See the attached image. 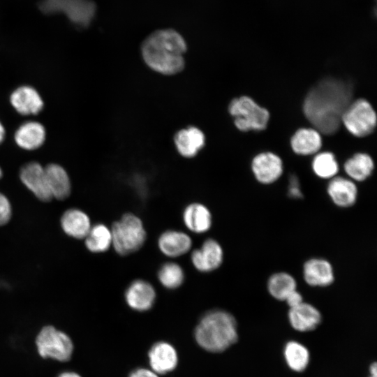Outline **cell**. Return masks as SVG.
Returning <instances> with one entry per match:
<instances>
[{"label":"cell","instance_id":"1","mask_svg":"<svg viewBox=\"0 0 377 377\" xmlns=\"http://www.w3.org/2000/svg\"><path fill=\"white\" fill-rule=\"evenodd\" d=\"M353 86L334 78H325L313 87L306 96L304 112L309 121L325 135L336 133L342 115L351 103Z\"/></svg>","mask_w":377,"mask_h":377},{"label":"cell","instance_id":"2","mask_svg":"<svg viewBox=\"0 0 377 377\" xmlns=\"http://www.w3.org/2000/svg\"><path fill=\"white\" fill-rule=\"evenodd\" d=\"M140 49L145 64L158 73L173 75L184 68L186 43L174 29H163L152 32L143 40Z\"/></svg>","mask_w":377,"mask_h":377},{"label":"cell","instance_id":"3","mask_svg":"<svg viewBox=\"0 0 377 377\" xmlns=\"http://www.w3.org/2000/svg\"><path fill=\"white\" fill-rule=\"evenodd\" d=\"M194 337L197 343L207 351H224L237 341L236 319L227 311L209 310L200 318Z\"/></svg>","mask_w":377,"mask_h":377},{"label":"cell","instance_id":"4","mask_svg":"<svg viewBox=\"0 0 377 377\" xmlns=\"http://www.w3.org/2000/svg\"><path fill=\"white\" fill-rule=\"evenodd\" d=\"M112 247L119 256H128L140 250L147 239L142 220L129 212L123 214L110 227Z\"/></svg>","mask_w":377,"mask_h":377},{"label":"cell","instance_id":"5","mask_svg":"<svg viewBox=\"0 0 377 377\" xmlns=\"http://www.w3.org/2000/svg\"><path fill=\"white\" fill-rule=\"evenodd\" d=\"M38 355L44 360L69 362L74 353V343L66 332L52 325L43 326L35 337Z\"/></svg>","mask_w":377,"mask_h":377},{"label":"cell","instance_id":"6","mask_svg":"<svg viewBox=\"0 0 377 377\" xmlns=\"http://www.w3.org/2000/svg\"><path fill=\"white\" fill-rule=\"evenodd\" d=\"M228 111L234 117L235 126L242 131L264 130L269 119V113L265 108L245 96L232 100Z\"/></svg>","mask_w":377,"mask_h":377},{"label":"cell","instance_id":"7","mask_svg":"<svg viewBox=\"0 0 377 377\" xmlns=\"http://www.w3.org/2000/svg\"><path fill=\"white\" fill-rule=\"evenodd\" d=\"M39 9L45 14L63 13L75 25L86 28L94 19L96 7L91 0H42Z\"/></svg>","mask_w":377,"mask_h":377},{"label":"cell","instance_id":"8","mask_svg":"<svg viewBox=\"0 0 377 377\" xmlns=\"http://www.w3.org/2000/svg\"><path fill=\"white\" fill-rule=\"evenodd\" d=\"M376 114L371 104L364 99L350 103L344 111L341 122L357 137L371 134L376 126Z\"/></svg>","mask_w":377,"mask_h":377},{"label":"cell","instance_id":"9","mask_svg":"<svg viewBox=\"0 0 377 377\" xmlns=\"http://www.w3.org/2000/svg\"><path fill=\"white\" fill-rule=\"evenodd\" d=\"M193 267L202 273L218 269L223 264L224 251L221 244L214 238H207L191 253Z\"/></svg>","mask_w":377,"mask_h":377},{"label":"cell","instance_id":"10","mask_svg":"<svg viewBox=\"0 0 377 377\" xmlns=\"http://www.w3.org/2000/svg\"><path fill=\"white\" fill-rule=\"evenodd\" d=\"M20 179L36 198L43 202L52 199L50 194L45 166L36 161L25 163L20 170Z\"/></svg>","mask_w":377,"mask_h":377},{"label":"cell","instance_id":"11","mask_svg":"<svg viewBox=\"0 0 377 377\" xmlns=\"http://www.w3.org/2000/svg\"><path fill=\"white\" fill-rule=\"evenodd\" d=\"M302 276L308 286L314 288L328 287L335 280L333 265L327 259L321 257L311 258L304 262Z\"/></svg>","mask_w":377,"mask_h":377},{"label":"cell","instance_id":"12","mask_svg":"<svg viewBox=\"0 0 377 377\" xmlns=\"http://www.w3.org/2000/svg\"><path fill=\"white\" fill-rule=\"evenodd\" d=\"M124 299L127 305L137 311H147L151 309L156 300V291L148 281L136 279L132 281L124 292Z\"/></svg>","mask_w":377,"mask_h":377},{"label":"cell","instance_id":"13","mask_svg":"<svg viewBox=\"0 0 377 377\" xmlns=\"http://www.w3.org/2000/svg\"><path fill=\"white\" fill-rule=\"evenodd\" d=\"M9 101L13 108L23 116L36 115L44 108V101L39 92L27 84L15 88L10 94Z\"/></svg>","mask_w":377,"mask_h":377},{"label":"cell","instance_id":"14","mask_svg":"<svg viewBox=\"0 0 377 377\" xmlns=\"http://www.w3.org/2000/svg\"><path fill=\"white\" fill-rule=\"evenodd\" d=\"M193 245L191 237L186 232L169 229L160 234L157 246L160 252L170 258L181 257L188 253Z\"/></svg>","mask_w":377,"mask_h":377},{"label":"cell","instance_id":"15","mask_svg":"<svg viewBox=\"0 0 377 377\" xmlns=\"http://www.w3.org/2000/svg\"><path fill=\"white\" fill-rule=\"evenodd\" d=\"M251 169L256 180L260 184L267 185L280 178L283 173V163L281 159L273 153H261L253 158Z\"/></svg>","mask_w":377,"mask_h":377},{"label":"cell","instance_id":"16","mask_svg":"<svg viewBox=\"0 0 377 377\" xmlns=\"http://www.w3.org/2000/svg\"><path fill=\"white\" fill-rule=\"evenodd\" d=\"M327 193L334 205L343 209L354 206L358 198V189L354 181L340 176L330 180Z\"/></svg>","mask_w":377,"mask_h":377},{"label":"cell","instance_id":"17","mask_svg":"<svg viewBox=\"0 0 377 377\" xmlns=\"http://www.w3.org/2000/svg\"><path fill=\"white\" fill-rule=\"evenodd\" d=\"M182 221L191 232L204 234L212 226V214L203 203L191 202L184 207L182 212Z\"/></svg>","mask_w":377,"mask_h":377},{"label":"cell","instance_id":"18","mask_svg":"<svg viewBox=\"0 0 377 377\" xmlns=\"http://www.w3.org/2000/svg\"><path fill=\"white\" fill-rule=\"evenodd\" d=\"M46 135V129L40 122L29 120L17 128L14 140L18 147L26 151H34L43 146Z\"/></svg>","mask_w":377,"mask_h":377},{"label":"cell","instance_id":"19","mask_svg":"<svg viewBox=\"0 0 377 377\" xmlns=\"http://www.w3.org/2000/svg\"><path fill=\"white\" fill-rule=\"evenodd\" d=\"M174 143L182 156L191 158L205 147V135L199 128L189 126L177 131L174 135Z\"/></svg>","mask_w":377,"mask_h":377},{"label":"cell","instance_id":"20","mask_svg":"<svg viewBox=\"0 0 377 377\" xmlns=\"http://www.w3.org/2000/svg\"><path fill=\"white\" fill-rule=\"evenodd\" d=\"M148 357L152 371L156 374L170 372L177 365V351L170 343L165 341L154 343L149 350Z\"/></svg>","mask_w":377,"mask_h":377},{"label":"cell","instance_id":"21","mask_svg":"<svg viewBox=\"0 0 377 377\" xmlns=\"http://www.w3.org/2000/svg\"><path fill=\"white\" fill-rule=\"evenodd\" d=\"M288 318L292 327L302 332L315 330L322 321L320 311L304 301L297 306L290 308Z\"/></svg>","mask_w":377,"mask_h":377},{"label":"cell","instance_id":"22","mask_svg":"<svg viewBox=\"0 0 377 377\" xmlns=\"http://www.w3.org/2000/svg\"><path fill=\"white\" fill-rule=\"evenodd\" d=\"M48 188L52 198L64 200L71 193V182L65 168L58 163L45 166Z\"/></svg>","mask_w":377,"mask_h":377},{"label":"cell","instance_id":"23","mask_svg":"<svg viewBox=\"0 0 377 377\" xmlns=\"http://www.w3.org/2000/svg\"><path fill=\"white\" fill-rule=\"evenodd\" d=\"M60 224L68 236L77 239H84L92 226L88 214L77 208L66 210L61 217Z\"/></svg>","mask_w":377,"mask_h":377},{"label":"cell","instance_id":"24","mask_svg":"<svg viewBox=\"0 0 377 377\" xmlns=\"http://www.w3.org/2000/svg\"><path fill=\"white\" fill-rule=\"evenodd\" d=\"M293 151L300 155H310L317 152L322 146L319 132L313 128H301L291 138Z\"/></svg>","mask_w":377,"mask_h":377},{"label":"cell","instance_id":"25","mask_svg":"<svg viewBox=\"0 0 377 377\" xmlns=\"http://www.w3.org/2000/svg\"><path fill=\"white\" fill-rule=\"evenodd\" d=\"M297 289L295 276L287 272H277L271 274L267 281V290L275 300L284 302L286 297Z\"/></svg>","mask_w":377,"mask_h":377},{"label":"cell","instance_id":"26","mask_svg":"<svg viewBox=\"0 0 377 377\" xmlns=\"http://www.w3.org/2000/svg\"><path fill=\"white\" fill-rule=\"evenodd\" d=\"M88 251L94 253L106 252L112 247V233L110 227L104 223L92 225L84 239Z\"/></svg>","mask_w":377,"mask_h":377},{"label":"cell","instance_id":"27","mask_svg":"<svg viewBox=\"0 0 377 377\" xmlns=\"http://www.w3.org/2000/svg\"><path fill=\"white\" fill-rule=\"evenodd\" d=\"M374 163L370 156L358 153L344 163V170L354 182H363L369 177L374 170Z\"/></svg>","mask_w":377,"mask_h":377},{"label":"cell","instance_id":"28","mask_svg":"<svg viewBox=\"0 0 377 377\" xmlns=\"http://www.w3.org/2000/svg\"><path fill=\"white\" fill-rule=\"evenodd\" d=\"M283 355L288 367L296 372L305 370L309 363L310 355L308 349L295 341L286 343Z\"/></svg>","mask_w":377,"mask_h":377},{"label":"cell","instance_id":"29","mask_svg":"<svg viewBox=\"0 0 377 377\" xmlns=\"http://www.w3.org/2000/svg\"><path fill=\"white\" fill-rule=\"evenodd\" d=\"M157 279L163 288L175 290L182 286L184 282L185 272L177 263L168 261L160 266L157 272Z\"/></svg>","mask_w":377,"mask_h":377},{"label":"cell","instance_id":"30","mask_svg":"<svg viewBox=\"0 0 377 377\" xmlns=\"http://www.w3.org/2000/svg\"><path fill=\"white\" fill-rule=\"evenodd\" d=\"M312 169L318 177L331 179L337 176L339 165L333 154L323 152L317 154L313 158Z\"/></svg>","mask_w":377,"mask_h":377},{"label":"cell","instance_id":"31","mask_svg":"<svg viewBox=\"0 0 377 377\" xmlns=\"http://www.w3.org/2000/svg\"><path fill=\"white\" fill-rule=\"evenodd\" d=\"M12 216V207L8 198L0 192V226L8 223Z\"/></svg>","mask_w":377,"mask_h":377},{"label":"cell","instance_id":"32","mask_svg":"<svg viewBox=\"0 0 377 377\" xmlns=\"http://www.w3.org/2000/svg\"><path fill=\"white\" fill-rule=\"evenodd\" d=\"M288 193L290 198L295 199L301 198L303 196L299 180L295 175H292L290 178Z\"/></svg>","mask_w":377,"mask_h":377},{"label":"cell","instance_id":"33","mask_svg":"<svg viewBox=\"0 0 377 377\" xmlns=\"http://www.w3.org/2000/svg\"><path fill=\"white\" fill-rule=\"evenodd\" d=\"M290 308L298 306L304 302L302 295L297 290L293 291L284 301Z\"/></svg>","mask_w":377,"mask_h":377},{"label":"cell","instance_id":"34","mask_svg":"<svg viewBox=\"0 0 377 377\" xmlns=\"http://www.w3.org/2000/svg\"><path fill=\"white\" fill-rule=\"evenodd\" d=\"M128 377H158L152 370L145 368H138L131 372Z\"/></svg>","mask_w":377,"mask_h":377},{"label":"cell","instance_id":"35","mask_svg":"<svg viewBox=\"0 0 377 377\" xmlns=\"http://www.w3.org/2000/svg\"><path fill=\"white\" fill-rule=\"evenodd\" d=\"M57 377H82L80 374L75 371L66 370L59 373Z\"/></svg>","mask_w":377,"mask_h":377},{"label":"cell","instance_id":"36","mask_svg":"<svg viewBox=\"0 0 377 377\" xmlns=\"http://www.w3.org/2000/svg\"><path fill=\"white\" fill-rule=\"evenodd\" d=\"M369 377H377V364L376 362H374L371 364L369 368Z\"/></svg>","mask_w":377,"mask_h":377},{"label":"cell","instance_id":"37","mask_svg":"<svg viewBox=\"0 0 377 377\" xmlns=\"http://www.w3.org/2000/svg\"><path fill=\"white\" fill-rule=\"evenodd\" d=\"M5 138H6V129L3 124L0 121V145L3 142Z\"/></svg>","mask_w":377,"mask_h":377},{"label":"cell","instance_id":"38","mask_svg":"<svg viewBox=\"0 0 377 377\" xmlns=\"http://www.w3.org/2000/svg\"><path fill=\"white\" fill-rule=\"evenodd\" d=\"M2 176H3V172H2V170H1V168L0 167V179L2 177Z\"/></svg>","mask_w":377,"mask_h":377}]
</instances>
